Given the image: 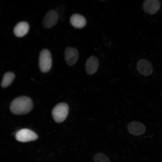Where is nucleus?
Listing matches in <instances>:
<instances>
[{
    "mask_svg": "<svg viewBox=\"0 0 162 162\" xmlns=\"http://www.w3.org/2000/svg\"><path fill=\"white\" fill-rule=\"evenodd\" d=\"M33 107V102L30 98L21 96L15 98L12 101L10 105V109L14 114L22 115L29 112Z\"/></svg>",
    "mask_w": 162,
    "mask_h": 162,
    "instance_id": "nucleus-1",
    "label": "nucleus"
},
{
    "mask_svg": "<svg viewBox=\"0 0 162 162\" xmlns=\"http://www.w3.org/2000/svg\"><path fill=\"white\" fill-rule=\"evenodd\" d=\"M52 64V59L50 51L46 49L40 52L39 58V66L40 70L46 73L50 69Z\"/></svg>",
    "mask_w": 162,
    "mask_h": 162,
    "instance_id": "nucleus-2",
    "label": "nucleus"
},
{
    "mask_svg": "<svg viewBox=\"0 0 162 162\" xmlns=\"http://www.w3.org/2000/svg\"><path fill=\"white\" fill-rule=\"evenodd\" d=\"M69 112V107L64 103H60L56 105L52 111V115L54 121L61 123L66 118Z\"/></svg>",
    "mask_w": 162,
    "mask_h": 162,
    "instance_id": "nucleus-3",
    "label": "nucleus"
},
{
    "mask_svg": "<svg viewBox=\"0 0 162 162\" xmlns=\"http://www.w3.org/2000/svg\"><path fill=\"white\" fill-rule=\"evenodd\" d=\"M37 134L33 131L27 129H22L18 131L15 135V138L18 141L27 142L36 140Z\"/></svg>",
    "mask_w": 162,
    "mask_h": 162,
    "instance_id": "nucleus-4",
    "label": "nucleus"
},
{
    "mask_svg": "<svg viewBox=\"0 0 162 162\" xmlns=\"http://www.w3.org/2000/svg\"><path fill=\"white\" fill-rule=\"evenodd\" d=\"M64 56L66 63L69 66H72L77 62L79 58V53L76 48L68 47L64 50Z\"/></svg>",
    "mask_w": 162,
    "mask_h": 162,
    "instance_id": "nucleus-5",
    "label": "nucleus"
},
{
    "mask_svg": "<svg viewBox=\"0 0 162 162\" xmlns=\"http://www.w3.org/2000/svg\"><path fill=\"white\" fill-rule=\"evenodd\" d=\"M59 17L57 12L54 10L49 11L45 16L42 22L43 26L45 28H51L57 23Z\"/></svg>",
    "mask_w": 162,
    "mask_h": 162,
    "instance_id": "nucleus-6",
    "label": "nucleus"
},
{
    "mask_svg": "<svg viewBox=\"0 0 162 162\" xmlns=\"http://www.w3.org/2000/svg\"><path fill=\"white\" fill-rule=\"evenodd\" d=\"M142 8L147 14L153 15L156 13L160 7V4L158 0H146L142 3Z\"/></svg>",
    "mask_w": 162,
    "mask_h": 162,
    "instance_id": "nucleus-7",
    "label": "nucleus"
},
{
    "mask_svg": "<svg viewBox=\"0 0 162 162\" xmlns=\"http://www.w3.org/2000/svg\"><path fill=\"white\" fill-rule=\"evenodd\" d=\"M136 68L139 73L145 76L150 75L153 71V68L151 63L145 59H141L138 61Z\"/></svg>",
    "mask_w": 162,
    "mask_h": 162,
    "instance_id": "nucleus-8",
    "label": "nucleus"
},
{
    "mask_svg": "<svg viewBox=\"0 0 162 162\" xmlns=\"http://www.w3.org/2000/svg\"><path fill=\"white\" fill-rule=\"evenodd\" d=\"M99 66V62L95 56H90L85 63V69L87 73L90 75L94 74L97 70Z\"/></svg>",
    "mask_w": 162,
    "mask_h": 162,
    "instance_id": "nucleus-9",
    "label": "nucleus"
},
{
    "mask_svg": "<svg viewBox=\"0 0 162 162\" xmlns=\"http://www.w3.org/2000/svg\"><path fill=\"white\" fill-rule=\"evenodd\" d=\"M129 132L134 135H140L145 132L146 128L144 124L139 122L134 121L130 122L128 125Z\"/></svg>",
    "mask_w": 162,
    "mask_h": 162,
    "instance_id": "nucleus-10",
    "label": "nucleus"
},
{
    "mask_svg": "<svg viewBox=\"0 0 162 162\" xmlns=\"http://www.w3.org/2000/svg\"><path fill=\"white\" fill-rule=\"evenodd\" d=\"M29 28V25L27 22L21 21L15 26L13 29V32L16 36L22 37L27 34Z\"/></svg>",
    "mask_w": 162,
    "mask_h": 162,
    "instance_id": "nucleus-11",
    "label": "nucleus"
},
{
    "mask_svg": "<svg viewBox=\"0 0 162 162\" xmlns=\"http://www.w3.org/2000/svg\"><path fill=\"white\" fill-rule=\"evenodd\" d=\"M71 25L76 28H81L86 25V21L85 18L80 14L75 13L72 15L70 18Z\"/></svg>",
    "mask_w": 162,
    "mask_h": 162,
    "instance_id": "nucleus-12",
    "label": "nucleus"
},
{
    "mask_svg": "<svg viewBox=\"0 0 162 162\" xmlns=\"http://www.w3.org/2000/svg\"><path fill=\"white\" fill-rule=\"evenodd\" d=\"M15 77V75L11 72H8L4 75L1 83V86L3 88L9 86L13 82Z\"/></svg>",
    "mask_w": 162,
    "mask_h": 162,
    "instance_id": "nucleus-13",
    "label": "nucleus"
},
{
    "mask_svg": "<svg viewBox=\"0 0 162 162\" xmlns=\"http://www.w3.org/2000/svg\"><path fill=\"white\" fill-rule=\"evenodd\" d=\"M93 160L94 162H110L109 158L101 152L95 154L93 157Z\"/></svg>",
    "mask_w": 162,
    "mask_h": 162,
    "instance_id": "nucleus-14",
    "label": "nucleus"
}]
</instances>
